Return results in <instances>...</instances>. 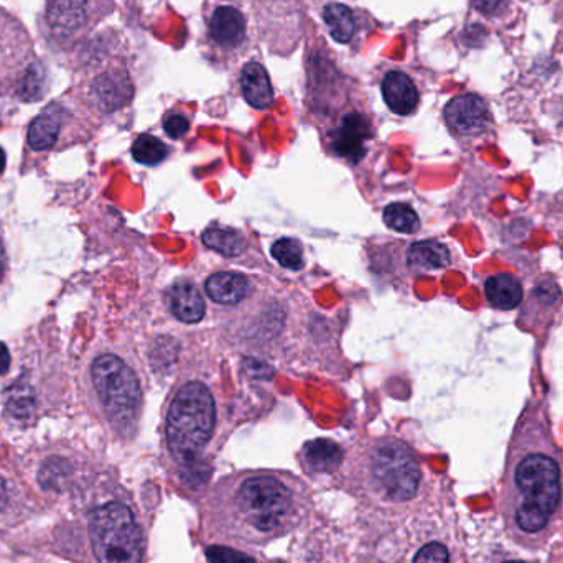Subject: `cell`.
Masks as SVG:
<instances>
[{
    "mask_svg": "<svg viewBox=\"0 0 563 563\" xmlns=\"http://www.w3.org/2000/svg\"><path fill=\"white\" fill-rule=\"evenodd\" d=\"M498 499L509 540L527 550L549 544L563 519V450L537 399L527 401L512 429Z\"/></svg>",
    "mask_w": 563,
    "mask_h": 563,
    "instance_id": "1",
    "label": "cell"
},
{
    "mask_svg": "<svg viewBox=\"0 0 563 563\" xmlns=\"http://www.w3.org/2000/svg\"><path fill=\"white\" fill-rule=\"evenodd\" d=\"M231 534L266 542L295 526L302 501L294 481L274 473H249L231 483L223 504ZM228 526V527H229Z\"/></svg>",
    "mask_w": 563,
    "mask_h": 563,
    "instance_id": "2",
    "label": "cell"
},
{
    "mask_svg": "<svg viewBox=\"0 0 563 563\" xmlns=\"http://www.w3.org/2000/svg\"><path fill=\"white\" fill-rule=\"evenodd\" d=\"M216 425V404L203 382L191 381L177 392L168 409L167 445L182 470L201 465L200 453L210 443Z\"/></svg>",
    "mask_w": 563,
    "mask_h": 563,
    "instance_id": "3",
    "label": "cell"
},
{
    "mask_svg": "<svg viewBox=\"0 0 563 563\" xmlns=\"http://www.w3.org/2000/svg\"><path fill=\"white\" fill-rule=\"evenodd\" d=\"M89 539L98 563H142L144 537L134 512L121 501H109L91 512Z\"/></svg>",
    "mask_w": 563,
    "mask_h": 563,
    "instance_id": "4",
    "label": "cell"
},
{
    "mask_svg": "<svg viewBox=\"0 0 563 563\" xmlns=\"http://www.w3.org/2000/svg\"><path fill=\"white\" fill-rule=\"evenodd\" d=\"M369 483L379 498L407 503L419 493L422 468L414 452L394 438L374 442L366 458Z\"/></svg>",
    "mask_w": 563,
    "mask_h": 563,
    "instance_id": "5",
    "label": "cell"
},
{
    "mask_svg": "<svg viewBox=\"0 0 563 563\" xmlns=\"http://www.w3.org/2000/svg\"><path fill=\"white\" fill-rule=\"evenodd\" d=\"M91 377L112 424L121 430L134 427L142 405V391L134 371L114 354H103L91 366Z\"/></svg>",
    "mask_w": 563,
    "mask_h": 563,
    "instance_id": "6",
    "label": "cell"
},
{
    "mask_svg": "<svg viewBox=\"0 0 563 563\" xmlns=\"http://www.w3.org/2000/svg\"><path fill=\"white\" fill-rule=\"evenodd\" d=\"M562 303V290L554 277L545 275L532 285L526 300H522L519 325L522 330L540 333L554 320Z\"/></svg>",
    "mask_w": 563,
    "mask_h": 563,
    "instance_id": "7",
    "label": "cell"
},
{
    "mask_svg": "<svg viewBox=\"0 0 563 563\" xmlns=\"http://www.w3.org/2000/svg\"><path fill=\"white\" fill-rule=\"evenodd\" d=\"M443 114L448 129L461 139H478L493 124L488 104L476 94L456 96L447 104Z\"/></svg>",
    "mask_w": 563,
    "mask_h": 563,
    "instance_id": "8",
    "label": "cell"
},
{
    "mask_svg": "<svg viewBox=\"0 0 563 563\" xmlns=\"http://www.w3.org/2000/svg\"><path fill=\"white\" fill-rule=\"evenodd\" d=\"M373 139V127L368 117L349 112L331 134V147L341 159L358 163L366 154V145Z\"/></svg>",
    "mask_w": 563,
    "mask_h": 563,
    "instance_id": "9",
    "label": "cell"
},
{
    "mask_svg": "<svg viewBox=\"0 0 563 563\" xmlns=\"http://www.w3.org/2000/svg\"><path fill=\"white\" fill-rule=\"evenodd\" d=\"M32 58V47L22 24L12 19L9 27L0 35V81L5 75L15 76L19 71L28 70Z\"/></svg>",
    "mask_w": 563,
    "mask_h": 563,
    "instance_id": "10",
    "label": "cell"
},
{
    "mask_svg": "<svg viewBox=\"0 0 563 563\" xmlns=\"http://www.w3.org/2000/svg\"><path fill=\"white\" fill-rule=\"evenodd\" d=\"M483 292L489 307L501 312L516 310L524 300V285L521 279L509 272L489 275L488 279H484Z\"/></svg>",
    "mask_w": 563,
    "mask_h": 563,
    "instance_id": "11",
    "label": "cell"
},
{
    "mask_svg": "<svg viewBox=\"0 0 563 563\" xmlns=\"http://www.w3.org/2000/svg\"><path fill=\"white\" fill-rule=\"evenodd\" d=\"M407 266L417 275L440 272L452 266V252L440 241H417L407 249Z\"/></svg>",
    "mask_w": 563,
    "mask_h": 563,
    "instance_id": "12",
    "label": "cell"
},
{
    "mask_svg": "<svg viewBox=\"0 0 563 563\" xmlns=\"http://www.w3.org/2000/svg\"><path fill=\"white\" fill-rule=\"evenodd\" d=\"M132 88L131 80L126 71L114 70L99 76L93 83V96L99 108L103 111L111 112L126 106L131 101Z\"/></svg>",
    "mask_w": 563,
    "mask_h": 563,
    "instance_id": "13",
    "label": "cell"
},
{
    "mask_svg": "<svg viewBox=\"0 0 563 563\" xmlns=\"http://www.w3.org/2000/svg\"><path fill=\"white\" fill-rule=\"evenodd\" d=\"M382 96L387 106L397 116H410L419 106V91L414 81L401 71L387 73L382 81Z\"/></svg>",
    "mask_w": 563,
    "mask_h": 563,
    "instance_id": "14",
    "label": "cell"
},
{
    "mask_svg": "<svg viewBox=\"0 0 563 563\" xmlns=\"http://www.w3.org/2000/svg\"><path fill=\"white\" fill-rule=\"evenodd\" d=\"M167 303L173 317L183 323H198L205 317V300L191 282H175L168 289Z\"/></svg>",
    "mask_w": 563,
    "mask_h": 563,
    "instance_id": "15",
    "label": "cell"
},
{
    "mask_svg": "<svg viewBox=\"0 0 563 563\" xmlns=\"http://www.w3.org/2000/svg\"><path fill=\"white\" fill-rule=\"evenodd\" d=\"M241 89L244 99L251 104L252 108L267 109L274 103V91L270 84L269 75L264 70V66L256 61L247 63L242 68Z\"/></svg>",
    "mask_w": 563,
    "mask_h": 563,
    "instance_id": "16",
    "label": "cell"
},
{
    "mask_svg": "<svg viewBox=\"0 0 563 563\" xmlns=\"http://www.w3.org/2000/svg\"><path fill=\"white\" fill-rule=\"evenodd\" d=\"M210 33L213 40L223 47H236L244 40L246 22L239 10L229 5L219 7L211 17Z\"/></svg>",
    "mask_w": 563,
    "mask_h": 563,
    "instance_id": "17",
    "label": "cell"
},
{
    "mask_svg": "<svg viewBox=\"0 0 563 563\" xmlns=\"http://www.w3.org/2000/svg\"><path fill=\"white\" fill-rule=\"evenodd\" d=\"M206 294L221 305H236L249 294V280L234 272H218L206 282Z\"/></svg>",
    "mask_w": 563,
    "mask_h": 563,
    "instance_id": "18",
    "label": "cell"
},
{
    "mask_svg": "<svg viewBox=\"0 0 563 563\" xmlns=\"http://www.w3.org/2000/svg\"><path fill=\"white\" fill-rule=\"evenodd\" d=\"M303 463L313 473H333L343 461L340 445L328 438H317L305 443L302 450Z\"/></svg>",
    "mask_w": 563,
    "mask_h": 563,
    "instance_id": "19",
    "label": "cell"
},
{
    "mask_svg": "<svg viewBox=\"0 0 563 563\" xmlns=\"http://www.w3.org/2000/svg\"><path fill=\"white\" fill-rule=\"evenodd\" d=\"M88 0H48V24L60 33L78 30L86 20Z\"/></svg>",
    "mask_w": 563,
    "mask_h": 563,
    "instance_id": "20",
    "label": "cell"
},
{
    "mask_svg": "<svg viewBox=\"0 0 563 563\" xmlns=\"http://www.w3.org/2000/svg\"><path fill=\"white\" fill-rule=\"evenodd\" d=\"M61 129V112L58 106L45 109L28 127V145L37 152L55 147Z\"/></svg>",
    "mask_w": 563,
    "mask_h": 563,
    "instance_id": "21",
    "label": "cell"
},
{
    "mask_svg": "<svg viewBox=\"0 0 563 563\" xmlns=\"http://www.w3.org/2000/svg\"><path fill=\"white\" fill-rule=\"evenodd\" d=\"M206 247L223 254L224 257H238L246 251L247 241L239 231L224 226H210L201 236Z\"/></svg>",
    "mask_w": 563,
    "mask_h": 563,
    "instance_id": "22",
    "label": "cell"
},
{
    "mask_svg": "<svg viewBox=\"0 0 563 563\" xmlns=\"http://www.w3.org/2000/svg\"><path fill=\"white\" fill-rule=\"evenodd\" d=\"M5 409L12 419L28 422L35 415V396L27 382L17 381L5 392Z\"/></svg>",
    "mask_w": 563,
    "mask_h": 563,
    "instance_id": "23",
    "label": "cell"
},
{
    "mask_svg": "<svg viewBox=\"0 0 563 563\" xmlns=\"http://www.w3.org/2000/svg\"><path fill=\"white\" fill-rule=\"evenodd\" d=\"M325 24L328 27L331 37L336 42L348 43L356 32V20H354L353 12L343 4L326 5Z\"/></svg>",
    "mask_w": 563,
    "mask_h": 563,
    "instance_id": "24",
    "label": "cell"
},
{
    "mask_svg": "<svg viewBox=\"0 0 563 563\" xmlns=\"http://www.w3.org/2000/svg\"><path fill=\"white\" fill-rule=\"evenodd\" d=\"M384 223L397 233L414 234L420 229L417 211L407 203H392L384 210Z\"/></svg>",
    "mask_w": 563,
    "mask_h": 563,
    "instance_id": "25",
    "label": "cell"
},
{
    "mask_svg": "<svg viewBox=\"0 0 563 563\" xmlns=\"http://www.w3.org/2000/svg\"><path fill=\"white\" fill-rule=\"evenodd\" d=\"M167 155V145L163 144L162 140L157 139L155 135H139L132 145V157L135 162L142 163V165L155 167L167 159Z\"/></svg>",
    "mask_w": 563,
    "mask_h": 563,
    "instance_id": "26",
    "label": "cell"
},
{
    "mask_svg": "<svg viewBox=\"0 0 563 563\" xmlns=\"http://www.w3.org/2000/svg\"><path fill=\"white\" fill-rule=\"evenodd\" d=\"M272 256L284 269L300 270L305 264L302 244L294 238H282L275 241L272 246Z\"/></svg>",
    "mask_w": 563,
    "mask_h": 563,
    "instance_id": "27",
    "label": "cell"
},
{
    "mask_svg": "<svg viewBox=\"0 0 563 563\" xmlns=\"http://www.w3.org/2000/svg\"><path fill=\"white\" fill-rule=\"evenodd\" d=\"M45 83H47V73L43 70V66L38 63L28 66V70H25L24 76L20 80V98L27 103L42 99L45 94Z\"/></svg>",
    "mask_w": 563,
    "mask_h": 563,
    "instance_id": "28",
    "label": "cell"
},
{
    "mask_svg": "<svg viewBox=\"0 0 563 563\" xmlns=\"http://www.w3.org/2000/svg\"><path fill=\"white\" fill-rule=\"evenodd\" d=\"M206 559L210 563H257L252 559L251 555L238 552V550L229 549L224 545H213L206 549Z\"/></svg>",
    "mask_w": 563,
    "mask_h": 563,
    "instance_id": "29",
    "label": "cell"
},
{
    "mask_svg": "<svg viewBox=\"0 0 563 563\" xmlns=\"http://www.w3.org/2000/svg\"><path fill=\"white\" fill-rule=\"evenodd\" d=\"M414 563H450V552L440 542H430L417 552Z\"/></svg>",
    "mask_w": 563,
    "mask_h": 563,
    "instance_id": "30",
    "label": "cell"
},
{
    "mask_svg": "<svg viewBox=\"0 0 563 563\" xmlns=\"http://www.w3.org/2000/svg\"><path fill=\"white\" fill-rule=\"evenodd\" d=\"M163 129L167 132L168 137L182 139L183 135L190 131V122L182 114H170L163 121Z\"/></svg>",
    "mask_w": 563,
    "mask_h": 563,
    "instance_id": "31",
    "label": "cell"
},
{
    "mask_svg": "<svg viewBox=\"0 0 563 563\" xmlns=\"http://www.w3.org/2000/svg\"><path fill=\"white\" fill-rule=\"evenodd\" d=\"M504 0H473V5L483 14H491L503 4Z\"/></svg>",
    "mask_w": 563,
    "mask_h": 563,
    "instance_id": "32",
    "label": "cell"
},
{
    "mask_svg": "<svg viewBox=\"0 0 563 563\" xmlns=\"http://www.w3.org/2000/svg\"><path fill=\"white\" fill-rule=\"evenodd\" d=\"M10 499H12V493H10L9 486L0 478V511H4L9 506Z\"/></svg>",
    "mask_w": 563,
    "mask_h": 563,
    "instance_id": "33",
    "label": "cell"
},
{
    "mask_svg": "<svg viewBox=\"0 0 563 563\" xmlns=\"http://www.w3.org/2000/svg\"><path fill=\"white\" fill-rule=\"evenodd\" d=\"M10 369V353L4 343H0V374H5Z\"/></svg>",
    "mask_w": 563,
    "mask_h": 563,
    "instance_id": "34",
    "label": "cell"
},
{
    "mask_svg": "<svg viewBox=\"0 0 563 563\" xmlns=\"http://www.w3.org/2000/svg\"><path fill=\"white\" fill-rule=\"evenodd\" d=\"M5 262H7V259H5L4 244H2V239H0V280L4 277Z\"/></svg>",
    "mask_w": 563,
    "mask_h": 563,
    "instance_id": "35",
    "label": "cell"
},
{
    "mask_svg": "<svg viewBox=\"0 0 563 563\" xmlns=\"http://www.w3.org/2000/svg\"><path fill=\"white\" fill-rule=\"evenodd\" d=\"M5 162H7V160H5V152H4V149H2V147H0V175H2V173H4Z\"/></svg>",
    "mask_w": 563,
    "mask_h": 563,
    "instance_id": "36",
    "label": "cell"
},
{
    "mask_svg": "<svg viewBox=\"0 0 563 563\" xmlns=\"http://www.w3.org/2000/svg\"><path fill=\"white\" fill-rule=\"evenodd\" d=\"M501 563H527V562H524V560H504V562Z\"/></svg>",
    "mask_w": 563,
    "mask_h": 563,
    "instance_id": "37",
    "label": "cell"
}]
</instances>
